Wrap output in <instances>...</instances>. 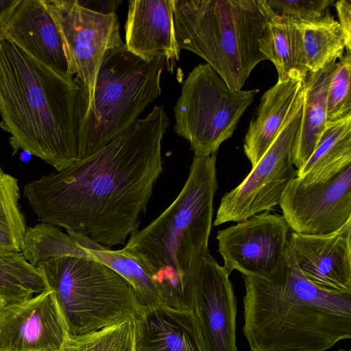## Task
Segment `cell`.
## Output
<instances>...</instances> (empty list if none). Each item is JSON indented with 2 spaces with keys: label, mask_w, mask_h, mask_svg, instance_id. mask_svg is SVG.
I'll list each match as a JSON object with an SVG mask.
<instances>
[{
  "label": "cell",
  "mask_w": 351,
  "mask_h": 351,
  "mask_svg": "<svg viewBox=\"0 0 351 351\" xmlns=\"http://www.w3.org/2000/svg\"><path fill=\"white\" fill-rule=\"evenodd\" d=\"M66 334L51 289L0 311V351H58Z\"/></svg>",
  "instance_id": "5bb4252c"
},
{
  "label": "cell",
  "mask_w": 351,
  "mask_h": 351,
  "mask_svg": "<svg viewBox=\"0 0 351 351\" xmlns=\"http://www.w3.org/2000/svg\"><path fill=\"white\" fill-rule=\"evenodd\" d=\"M298 22L302 32L304 60L308 72H316L343 55L346 46L345 36L330 10L319 19Z\"/></svg>",
  "instance_id": "603a6c76"
},
{
  "label": "cell",
  "mask_w": 351,
  "mask_h": 351,
  "mask_svg": "<svg viewBox=\"0 0 351 351\" xmlns=\"http://www.w3.org/2000/svg\"><path fill=\"white\" fill-rule=\"evenodd\" d=\"M167 63L162 56L147 61L125 45L109 50L96 77L90 110L80 120L79 158L98 152L130 129L162 93Z\"/></svg>",
  "instance_id": "52a82bcc"
},
{
  "label": "cell",
  "mask_w": 351,
  "mask_h": 351,
  "mask_svg": "<svg viewBox=\"0 0 351 351\" xmlns=\"http://www.w3.org/2000/svg\"><path fill=\"white\" fill-rule=\"evenodd\" d=\"M21 252L53 291L70 335L134 321L144 311L128 281L57 227L28 228Z\"/></svg>",
  "instance_id": "277c9868"
},
{
  "label": "cell",
  "mask_w": 351,
  "mask_h": 351,
  "mask_svg": "<svg viewBox=\"0 0 351 351\" xmlns=\"http://www.w3.org/2000/svg\"><path fill=\"white\" fill-rule=\"evenodd\" d=\"M80 5L92 11L104 14H116V10L122 3L121 0H77Z\"/></svg>",
  "instance_id": "4dcf8cb0"
},
{
  "label": "cell",
  "mask_w": 351,
  "mask_h": 351,
  "mask_svg": "<svg viewBox=\"0 0 351 351\" xmlns=\"http://www.w3.org/2000/svg\"><path fill=\"white\" fill-rule=\"evenodd\" d=\"M81 90L73 76L0 37V127L14 152L22 149L56 171L77 162Z\"/></svg>",
  "instance_id": "7a4b0ae2"
},
{
  "label": "cell",
  "mask_w": 351,
  "mask_h": 351,
  "mask_svg": "<svg viewBox=\"0 0 351 351\" xmlns=\"http://www.w3.org/2000/svg\"><path fill=\"white\" fill-rule=\"evenodd\" d=\"M265 0H173L179 49L203 58L233 90H241L261 62L269 60Z\"/></svg>",
  "instance_id": "8992f818"
},
{
  "label": "cell",
  "mask_w": 351,
  "mask_h": 351,
  "mask_svg": "<svg viewBox=\"0 0 351 351\" xmlns=\"http://www.w3.org/2000/svg\"><path fill=\"white\" fill-rule=\"evenodd\" d=\"M6 305L4 300L2 299V298L0 295V311L2 310V308Z\"/></svg>",
  "instance_id": "d6a6232c"
},
{
  "label": "cell",
  "mask_w": 351,
  "mask_h": 351,
  "mask_svg": "<svg viewBox=\"0 0 351 351\" xmlns=\"http://www.w3.org/2000/svg\"><path fill=\"white\" fill-rule=\"evenodd\" d=\"M291 230L282 215L263 212L219 230L218 252L231 274L252 276L274 284L288 277Z\"/></svg>",
  "instance_id": "8fae6325"
},
{
  "label": "cell",
  "mask_w": 351,
  "mask_h": 351,
  "mask_svg": "<svg viewBox=\"0 0 351 351\" xmlns=\"http://www.w3.org/2000/svg\"><path fill=\"white\" fill-rule=\"evenodd\" d=\"M0 37L51 69L69 74L60 32L43 0H21L0 29Z\"/></svg>",
  "instance_id": "e0dca14e"
},
{
  "label": "cell",
  "mask_w": 351,
  "mask_h": 351,
  "mask_svg": "<svg viewBox=\"0 0 351 351\" xmlns=\"http://www.w3.org/2000/svg\"><path fill=\"white\" fill-rule=\"evenodd\" d=\"M336 62L334 61L316 72H308L303 80L302 113L291 155L297 169L305 164L313 152L326 128L327 91Z\"/></svg>",
  "instance_id": "ffe728a7"
},
{
  "label": "cell",
  "mask_w": 351,
  "mask_h": 351,
  "mask_svg": "<svg viewBox=\"0 0 351 351\" xmlns=\"http://www.w3.org/2000/svg\"><path fill=\"white\" fill-rule=\"evenodd\" d=\"M242 276L243 332L250 348L326 351L351 338V293L320 289L304 276L292 254L288 277L280 284Z\"/></svg>",
  "instance_id": "5b68a950"
},
{
  "label": "cell",
  "mask_w": 351,
  "mask_h": 351,
  "mask_svg": "<svg viewBox=\"0 0 351 351\" xmlns=\"http://www.w3.org/2000/svg\"><path fill=\"white\" fill-rule=\"evenodd\" d=\"M265 1L275 14L297 21L319 19L324 16L334 3L332 0H265Z\"/></svg>",
  "instance_id": "f1b7e54d"
},
{
  "label": "cell",
  "mask_w": 351,
  "mask_h": 351,
  "mask_svg": "<svg viewBox=\"0 0 351 351\" xmlns=\"http://www.w3.org/2000/svg\"><path fill=\"white\" fill-rule=\"evenodd\" d=\"M60 32L68 73L81 86L80 120L91 109L97 75L106 53L121 46L117 14H100L77 0H43Z\"/></svg>",
  "instance_id": "9c48e42d"
},
{
  "label": "cell",
  "mask_w": 351,
  "mask_h": 351,
  "mask_svg": "<svg viewBox=\"0 0 351 351\" xmlns=\"http://www.w3.org/2000/svg\"><path fill=\"white\" fill-rule=\"evenodd\" d=\"M337 351H350V350H339Z\"/></svg>",
  "instance_id": "e575fe53"
},
{
  "label": "cell",
  "mask_w": 351,
  "mask_h": 351,
  "mask_svg": "<svg viewBox=\"0 0 351 351\" xmlns=\"http://www.w3.org/2000/svg\"><path fill=\"white\" fill-rule=\"evenodd\" d=\"M291 250L304 276L322 290L351 293V220L322 235L291 232Z\"/></svg>",
  "instance_id": "9a60e30c"
},
{
  "label": "cell",
  "mask_w": 351,
  "mask_h": 351,
  "mask_svg": "<svg viewBox=\"0 0 351 351\" xmlns=\"http://www.w3.org/2000/svg\"><path fill=\"white\" fill-rule=\"evenodd\" d=\"M169 124L164 107L155 106L98 152L26 184L23 195L38 219L106 247L125 244L163 171Z\"/></svg>",
  "instance_id": "6da1fadb"
},
{
  "label": "cell",
  "mask_w": 351,
  "mask_h": 351,
  "mask_svg": "<svg viewBox=\"0 0 351 351\" xmlns=\"http://www.w3.org/2000/svg\"><path fill=\"white\" fill-rule=\"evenodd\" d=\"M67 234L88 252L90 257L108 265L128 281L133 287L138 303L144 311L163 305L156 286L145 269L122 249L112 250L84 237Z\"/></svg>",
  "instance_id": "cb8c5ba5"
},
{
  "label": "cell",
  "mask_w": 351,
  "mask_h": 351,
  "mask_svg": "<svg viewBox=\"0 0 351 351\" xmlns=\"http://www.w3.org/2000/svg\"><path fill=\"white\" fill-rule=\"evenodd\" d=\"M335 6L339 18L338 22L346 38L345 49H351V1L339 0L336 1Z\"/></svg>",
  "instance_id": "f546056e"
},
{
  "label": "cell",
  "mask_w": 351,
  "mask_h": 351,
  "mask_svg": "<svg viewBox=\"0 0 351 351\" xmlns=\"http://www.w3.org/2000/svg\"><path fill=\"white\" fill-rule=\"evenodd\" d=\"M351 166V115L326 128L296 178L305 185L324 182Z\"/></svg>",
  "instance_id": "44dd1931"
},
{
  "label": "cell",
  "mask_w": 351,
  "mask_h": 351,
  "mask_svg": "<svg viewBox=\"0 0 351 351\" xmlns=\"http://www.w3.org/2000/svg\"><path fill=\"white\" fill-rule=\"evenodd\" d=\"M21 0H0V29L8 21Z\"/></svg>",
  "instance_id": "1f68e13d"
},
{
  "label": "cell",
  "mask_w": 351,
  "mask_h": 351,
  "mask_svg": "<svg viewBox=\"0 0 351 351\" xmlns=\"http://www.w3.org/2000/svg\"><path fill=\"white\" fill-rule=\"evenodd\" d=\"M217 153L193 156L177 197L154 220L133 232L122 250L145 269L163 305L191 311L208 240L217 189Z\"/></svg>",
  "instance_id": "3957f363"
},
{
  "label": "cell",
  "mask_w": 351,
  "mask_h": 351,
  "mask_svg": "<svg viewBox=\"0 0 351 351\" xmlns=\"http://www.w3.org/2000/svg\"><path fill=\"white\" fill-rule=\"evenodd\" d=\"M58 351H134V321L81 335L67 332Z\"/></svg>",
  "instance_id": "4316f807"
},
{
  "label": "cell",
  "mask_w": 351,
  "mask_h": 351,
  "mask_svg": "<svg viewBox=\"0 0 351 351\" xmlns=\"http://www.w3.org/2000/svg\"><path fill=\"white\" fill-rule=\"evenodd\" d=\"M268 32L269 60L276 69L278 81L303 80L308 72L304 64L302 35L298 21L278 15L270 9Z\"/></svg>",
  "instance_id": "7402d4cb"
},
{
  "label": "cell",
  "mask_w": 351,
  "mask_h": 351,
  "mask_svg": "<svg viewBox=\"0 0 351 351\" xmlns=\"http://www.w3.org/2000/svg\"><path fill=\"white\" fill-rule=\"evenodd\" d=\"M134 351H205L191 311L158 306L134 321Z\"/></svg>",
  "instance_id": "ac0fdd59"
},
{
  "label": "cell",
  "mask_w": 351,
  "mask_h": 351,
  "mask_svg": "<svg viewBox=\"0 0 351 351\" xmlns=\"http://www.w3.org/2000/svg\"><path fill=\"white\" fill-rule=\"evenodd\" d=\"M303 104L302 84L287 120L270 147L243 180L221 199L214 226L240 222L279 205L287 186L297 176L298 169L291 155Z\"/></svg>",
  "instance_id": "30bf717a"
},
{
  "label": "cell",
  "mask_w": 351,
  "mask_h": 351,
  "mask_svg": "<svg viewBox=\"0 0 351 351\" xmlns=\"http://www.w3.org/2000/svg\"><path fill=\"white\" fill-rule=\"evenodd\" d=\"M257 92L233 90L209 64H199L184 80L173 107L174 131L189 143L195 156L217 153Z\"/></svg>",
  "instance_id": "ba28073f"
},
{
  "label": "cell",
  "mask_w": 351,
  "mask_h": 351,
  "mask_svg": "<svg viewBox=\"0 0 351 351\" xmlns=\"http://www.w3.org/2000/svg\"><path fill=\"white\" fill-rule=\"evenodd\" d=\"M49 289L40 272L21 252L0 254V295L7 304Z\"/></svg>",
  "instance_id": "d4e9b609"
},
{
  "label": "cell",
  "mask_w": 351,
  "mask_h": 351,
  "mask_svg": "<svg viewBox=\"0 0 351 351\" xmlns=\"http://www.w3.org/2000/svg\"><path fill=\"white\" fill-rule=\"evenodd\" d=\"M303 80L278 81L262 95L256 114L249 125L243 151L252 167L270 147L287 120Z\"/></svg>",
  "instance_id": "d6986e66"
},
{
  "label": "cell",
  "mask_w": 351,
  "mask_h": 351,
  "mask_svg": "<svg viewBox=\"0 0 351 351\" xmlns=\"http://www.w3.org/2000/svg\"><path fill=\"white\" fill-rule=\"evenodd\" d=\"M339 60L328 84L326 125L351 115V49H346Z\"/></svg>",
  "instance_id": "83f0119b"
},
{
  "label": "cell",
  "mask_w": 351,
  "mask_h": 351,
  "mask_svg": "<svg viewBox=\"0 0 351 351\" xmlns=\"http://www.w3.org/2000/svg\"><path fill=\"white\" fill-rule=\"evenodd\" d=\"M279 205L292 232L322 235L351 220V166L331 180L311 185L293 178Z\"/></svg>",
  "instance_id": "7c38bea8"
},
{
  "label": "cell",
  "mask_w": 351,
  "mask_h": 351,
  "mask_svg": "<svg viewBox=\"0 0 351 351\" xmlns=\"http://www.w3.org/2000/svg\"><path fill=\"white\" fill-rule=\"evenodd\" d=\"M250 351H259V350H255V349H253V348H250Z\"/></svg>",
  "instance_id": "836d02e7"
},
{
  "label": "cell",
  "mask_w": 351,
  "mask_h": 351,
  "mask_svg": "<svg viewBox=\"0 0 351 351\" xmlns=\"http://www.w3.org/2000/svg\"><path fill=\"white\" fill-rule=\"evenodd\" d=\"M129 51L149 61L162 56L180 60L174 29L173 0H131L125 25Z\"/></svg>",
  "instance_id": "2e32d148"
},
{
  "label": "cell",
  "mask_w": 351,
  "mask_h": 351,
  "mask_svg": "<svg viewBox=\"0 0 351 351\" xmlns=\"http://www.w3.org/2000/svg\"><path fill=\"white\" fill-rule=\"evenodd\" d=\"M18 180L0 167V254L21 252L27 231Z\"/></svg>",
  "instance_id": "484cf974"
},
{
  "label": "cell",
  "mask_w": 351,
  "mask_h": 351,
  "mask_svg": "<svg viewBox=\"0 0 351 351\" xmlns=\"http://www.w3.org/2000/svg\"><path fill=\"white\" fill-rule=\"evenodd\" d=\"M230 275L210 254L204 258L191 311L205 351H238L237 299Z\"/></svg>",
  "instance_id": "4fadbf2b"
}]
</instances>
